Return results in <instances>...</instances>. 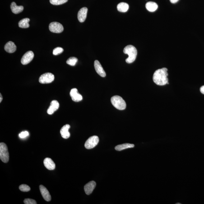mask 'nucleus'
Returning a JSON list of instances; mask_svg holds the SVG:
<instances>
[{
    "label": "nucleus",
    "mask_w": 204,
    "mask_h": 204,
    "mask_svg": "<svg viewBox=\"0 0 204 204\" xmlns=\"http://www.w3.org/2000/svg\"><path fill=\"white\" fill-rule=\"evenodd\" d=\"M168 75L167 68L159 69L155 71L153 75V81L157 85H165L168 84Z\"/></svg>",
    "instance_id": "obj_1"
},
{
    "label": "nucleus",
    "mask_w": 204,
    "mask_h": 204,
    "mask_svg": "<svg viewBox=\"0 0 204 204\" xmlns=\"http://www.w3.org/2000/svg\"><path fill=\"white\" fill-rule=\"evenodd\" d=\"M125 54L128 55V58L126 59V62L130 64L136 60L137 54V51L136 48L132 45L126 46L123 50Z\"/></svg>",
    "instance_id": "obj_2"
},
{
    "label": "nucleus",
    "mask_w": 204,
    "mask_h": 204,
    "mask_svg": "<svg viewBox=\"0 0 204 204\" xmlns=\"http://www.w3.org/2000/svg\"><path fill=\"white\" fill-rule=\"evenodd\" d=\"M112 105L117 109L123 110L126 109V104L125 101L119 96L115 95L112 97L111 99Z\"/></svg>",
    "instance_id": "obj_3"
},
{
    "label": "nucleus",
    "mask_w": 204,
    "mask_h": 204,
    "mask_svg": "<svg viewBox=\"0 0 204 204\" xmlns=\"http://www.w3.org/2000/svg\"><path fill=\"white\" fill-rule=\"evenodd\" d=\"M0 159L3 163H7L9 160V155L8 147L3 143H0Z\"/></svg>",
    "instance_id": "obj_4"
},
{
    "label": "nucleus",
    "mask_w": 204,
    "mask_h": 204,
    "mask_svg": "<svg viewBox=\"0 0 204 204\" xmlns=\"http://www.w3.org/2000/svg\"><path fill=\"white\" fill-rule=\"evenodd\" d=\"M99 139L97 136H92L87 140L85 144V148L87 149H92L95 147L99 143Z\"/></svg>",
    "instance_id": "obj_5"
},
{
    "label": "nucleus",
    "mask_w": 204,
    "mask_h": 204,
    "mask_svg": "<svg viewBox=\"0 0 204 204\" xmlns=\"http://www.w3.org/2000/svg\"><path fill=\"white\" fill-rule=\"evenodd\" d=\"M54 75L50 73H46L41 75L39 81L41 84H49L54 81Z\"/></svg>",
    "instance_id": "obj_6"
},
{
    "label": "nucleus",
    "mask_w": 204,
    "mask_h": 204,
    "mask_svg": "<svg viewBox=\"0 0 204 204\" xmlns=\"http://www.w3.org/2000/svg\"><path fill=\"white\" fill-rule=\"evenodd\" d=\"M49 30L53 33H61L64 30V27L62 24L58 22H52L50 24Z\"/></svg>",
    "instance_id": "obj_7"
},
{
    "label": "nucleus",
    "mask_w": 204,
    "mask_h": 204,
    "mask_svg": "<svg viewBox=\"0 0 204 204\" xmlns=\"http://www.w3.org/2000/svg\"><path fill=\"white\" fill-rule=\"evenodd\" d=\"M34 57V52L29 51L26 52L21 59V62L23 65H27L30 63Z\"/></svg>",
    "instance_id": "obj_8"
},
{
    "label": "nucleus",
    "mask_w": 204,
    "mask_h": 204,
    "mask_svg": "<svg viewBox=\"0 0 204 204\" xmlns=\"http://www.w3.org/2000/svg\"><path fill=\"white\" fill-rule=\"evenodd\" d=\"M71 99L73 101L76 102L81 101L82 99V96L79 94L77 89L74 88L71 89L70 93Z\"/></svg>",
    "instance_id": "obj_9"
},
{
    "label": "nucleus",
    "mask_w": 204,
    "mask_h": 204,
    "mask_svg": "<svg viewBox=\"0 0 204 204\" xmlns=\"http://www.w3.org/2000/svg\"><path fill=\"white\" fill-rule=\"evenodd\" d=\"M59 107V104L57 100L52 101L50 103V105L47 110L48 114H53L54 112L58 110Z\"/></svg>",
    "instance_id": "obj_10"
},
{
    "label": "nucleus",
    "mask_w": 204,
    "mask_h": 204,
    "mask_svg": "<svg viewBox=\"0 0 204 204\" xmlns=\"http://www.w3.org/2000/svg\"><path fill=\"white\" fill-rule=\"evenodd\" d=\"M94 67L96 72L99 75L102 77H105L106 76L105 71L101 64L100 62L98 60H96L94 62Z\"/></svg>",
    "instance_id": "obj_11"
},
{
    "label": "nucleus",
    "mask_w": 204,
    "mask_h": 204,
    "mask_svg": "<svg viewBox=\"0 0 204 204\" xmlns=\"http://www.w3.org/2000/svg\"><path fill=\"white\" fill-rule=\"evenodd\" d=\"M96 186V183L94 181H91L85 184L84 187L85 194L87 195H90L95 188Z\"/></svg>",
    "instance_id": "obj_12"
},
{
    "label": "nucleus",
    "mask_w": 204,
    "mask_h": 204,
    "mask_svg": "<svg viewBox=\"0 0 204 204\" xmlns=\"http://www.w3.org/2000/svg\"><path fill=\"white\" fill-rule=\"evenodd\" d=\"M88 9L86 7H83L80 10L78 14V18L80 22H83L86 18Z\"/></svg>",
    "instance_id": "obj_13"
},
{
    "label": "nucleus",
    "mask_w": 204,
    "mask_h": 204,
    "mask_svg": "<svg viewBox=\"0 0 204 204\" xmlns=\"http://www.w3.org/2000/svg\"><path fill=\"white\" fill-rule=\"evenodd\" d=\"M39 189H40L41 193L44 199L47 201H51V197L50 194L47 188L44 186L41 185L39 187Z\"/></svg>",
    "instance_id": "obj_14"
},
{
    "label": "nucleus",
    "mask_w": 204,
    "mask_h": 204,
    "mask_svg": "<svg viewBox=\"0 0 204 204\" xmlns=\"http://www.w3.org/2000/svg\"><path fill=\"white\" fill-rule=\"evenodd\" d=\"M44 164L45 166L48 170H53L55 168V164L54 161L50 158H47L45 159Z\"/></svg>",
    "instance_id": "obj_15"
},
{
    "label": "nucleus",
    "mask_w": 204,
    "mask_h": 204,
    "mask_svg": "<svg viewBox=\"0 0 204 204\" xmlns=\"http://www.w3.org/2000/svg\"><path fill=\"white\" fill-rule=\"evenodd\" d=\"M71 126L69 124H66L63 126L60 131V133L62 137L64 139H68L70 137L71 134L68 132Z\"/></svg>",
    "instance_id": "obj_16"
},
{
    "label": "nucleus",
    "mask_w": 204,
    "mask_h": 204,
    "mask_svg": "<svg viewBox=\"0 0 204 204\" xmlns=\"http://www.w3.org/2000/svg\"><path fill=\"white\" fill-rule=\"evenodd\" d=\"M16 46L12 41H9L5 45V50L8 53H13L16 50Z\"/></svg>",
    "instance_id": "obj_17"
},
{
    "label": "nucleus",
    "mask_w": 204,
    "mask_h": 204,
    "mask_svg": "<svg viewBox=\"0 0 204 204\" xmlns=\"http://www.w3.org/2000/svg\"><path fill=\"white\" fill-rule=\"evenodd\" d=\"M11 9L14 14H17L22 12L24 10L22 6H17L15 2H13L11 5Z\"/></svg>",
    "instance_id": "obj_18"
},
{
    "label": "nucleus",
    "mask_w": 204,
    "mask_h": 204,
    "mask_svg": "<svg viewBox=\"0 0 204 204\" xmlns=\"http://www.w3.org/2000/svg\"><path fill=\"white\" fill-rule=\"evenodd\" d=\"M146 7L148 11L152 12L157 9L158 6L155 2H149L146 3Z\"/></svg>",
    "instance_id": "obj_19"
},
{
    "label": "nucleus",
    "mask_w": 204,
    "mask_h": 204,
    "mask_svg": "<svg viewBox=\"0 0 204 204\" xmlns=\"http://www.w3.org/2000/svg\"><path fill=\"white\" fill-rule=\"evenodd\" d=\"M117 9L121 12H126L129 8V6L128 4L125 2H121L117 6Z\"/></svg>",
    "instance_id": "obj_20"
},
{
    "label": "nucleus",
    "mask_w": 204,
    "mask_h": 204,
    "mask_svg": "<svg viewBox=\"0 0 204 204\" xmlns=\"http://www.w3.org/2000/svg\"><path fill=\"white\" fill-rule=\"evenodd\" d=\"M134 147V145L133 144L125 143L116 146L115 149L117 151H121V150H125V149L133 147Z\"/></svg>",
    "instance_id": "obj_21"
},
{
    "label": "nucleus",
    "mask_w": 204,
    "mask_h": 204,
    "mask_svg": "<svg viewBox=\"0 0 204 204\" xmlns=\"http://www.w3.org/2000/svg\"><path fill=\"white\" fill-rule=\"evenodd\" d=\"M30 20L28 18L22 19L19 22L18 25L19 27L23 29H26L29 27V22Z\"/></svg>",
    "instance_id": "obj_22"
},
{
    "label": "nucleus",
    "mask_w": 204,
    "mask_h": 204,
    "mask_svg": "<svg viewBox=\"0 0 204 204\" xmlns=\"http://www.w3.org/2000/svg\"><path fill=\"white\" fill-rule=\"evenodd\" d=\"M78 60V59L75 58V57H71V58H68L67 59V60L66 61V63H67V64L70 65V66H73L76 65Z\"/></svg>",
    "instance_id": "obj_23"
},
{
    "label": "nucleus",
    "mask_w": 204,
    "mask_h": 204,
    "mask_svg": "<svg viewBox=\"0 0 204 204\" xmlns=\"http://www.w3.org/2000/svg\"><path fill=\"white\" fill-rule=\"evenodd\" d=\"M68 0H50V3L53 5H60L67 2Z\"/></svg>",
    "instance_id": "obj_24"
},
{
    "label": "nucleus",
    "mask_w": 204,
    "mask_h": 204,
    "mask_svg": "<svg viewBox=\"0 0 204 204\" xmlns=\"http://www.w3.org/2000/svg\"><path fill=\"white\" fill-rule=\"evenodd\" d=\"M19 189L20 191L22 192H28L30 190V187L26 184H22L20 186Z\"/></svg>",
    "instance_id": "obj_25"
},
{
    "label": "nucleus",
    "mask_w": 204,
    "mask_h": 204,
    "mask_svg": "<svg viewBox=\"0 0 204 204\" xmlns=\"http://www.w3.org/2000/svg\"><path fill=\"white\" fill-rule=\"evenodd\" d=\"M64 51V49L60 47H58L53 50V53L54 55H58L61 54Z\"/></svg>",
    "instance_id": "obj_26"
},
{
    "label": "nucleus",
    "mask_w": 204,
    "mask_h": 204,
    "mask_svg": "<svg viewBox=\"0 0 204 204\" xmlns=\"http://www.w3.org/2000/svg\"><path fill=\"white\" fill-rule=\"evenodd\" d=\"M24 203L25 204H36V201L30 198L25 199L24 201Z\"/></svg>",
    "instance_id": "obj_27"
},
{
    "label": "nucleus",
    "mask_w": 204,
    "mask_h": 204,
    "mask_svg": "<svg viewBox=\"0 0 204 204\" xmlns=\"http://www.w3.org/2000/svg\"><path fill=\"white\" fill-rule=\"evenodd\" d=\"M29 136V133L27 131H24V132H22L19 134V136L21 138H25Z\"/></svg>",
    "instance_id": "obj_28"
},
{
    "label": "nucleus",
    "mask_w": 204,
    "mask_h": 204,
    "mask_svg": "<svg viewBox=\"0 0 204 204\" xmlns=\"http://www.w3.org/2000/svg\"><path fill=\"white\" fill-rule=\"evenodd\" d=\"M200 91H201V92L202 93V94L204 95V85L201 87L200 89Z\"/></svg>",
    "instance_id": "obj_29"
},
{
    "label": "nucleus",
    "mask_w": 204,
    "mask_h": 204,
    "mask_svg": "<svg viewBox=\"0 0 204 204\" xmlns=\"http://www.w3.org/2000/svg\"><path fill=\"white\" fill-rule=\"evenodd\" d=\"M170 1L172 3H175L178 2L179 0H170Z\"/></svg>",
    "instance_id": "obj_30"
},
{
    "label": "nucleus",
    "mask_w": 204,
    "mask_h": 204,
    "mask_svg": "<svg viewBox=\"0 0 204 204\" xmlns=\"http://www.w3.org/2000/svg\"><path fill=\"white\" fill-rule=\"evenodd\" d=\"M0 95H1V99H0V103H1V101H2V99H3V98H2V95H1V94H0Z\"/></svg>",
    "instance_id": "obj_31"
}]
</instances>
